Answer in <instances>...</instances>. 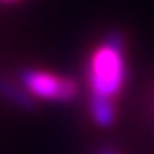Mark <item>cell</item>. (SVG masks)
I'll return each instance as SVG.
<instances>
[{
	"label": "cell",
	"mask_w": 154,
	"mask_h": 154,
	"mask_svg": "<svg viewBox=\"0 0 154 154\" xmlns=\"http://www.w3.org/2000/svg\"><path fill=\"white\" fill-rule=\"evenodd\" d=\"M125 38L119 31H110L104 42L94 48L87 64V79L91 93L114 98L125 85V58H123Z\"/></svg>",
	"instance_id": "6da1fadb"
},
{
	"label": "cell",
	"mask_w": 154,
	"mask_h": 154,
	"mask_svg": "<svg viewBox=\"0 0 154 154\" xmlns=\"http://www.w3.org/2000/svg\"><path fill=\"white\" fill-rule=\"evenodd\" d=\"M19 83L35 98L54 102H73L79 93V87L71 77H60L41 69H23L19 73Z\"/></svg>",
	"instance_id": "7a4b0ae2"
},
{
	"label": "cell",
	"mask_w": 154,
	"mask_h": 154,
	"mask_svg": "<svg viewBox=\"0 0 154 154\" xmlns=\"http://www.w3.org/2000/svg\"><path fill=\"white\" fill-rule=\"evenodd\" d=\"M0 98L14 104L21 110H33L35 108V96H33L23 85H16V81L0 75Z\"/></svg>",
	"instance_id": "3957f363"
},
{
	"label": "cell",
	"mask_w": 154,
	"mask_h": 154,
	"mask_svg": "<svg viewBox=\"0 0 154 154\" xmlns=\"http://www.w3.org/2000/svg\"><path fill=\"white\" fill-rule=\"evenodd\" d=\"M89 110H91V118L100 127H110L116 119V108H114L112 98H106V96H98V94L91 93Z\"/></svg>",
	"instance_id": "277c9868"
},
{
	"label": "cell",
	"mask_w": 154,
	"mask_h": 154,
	"mask_svg": "<svg viewBox=\"0 0 154 154\" xmlns=\"http://www.w3.org/2000/svg\"><path fill=\"white\" fill-rule=\"evenodd\" d=\"M98 154H116V150H112V148H102Z\"/></svg>",
	"instance_id": "5b68a950"
},
{
	"label": "cell",
	"mask_w": 154,
	"mask_h": 154,
	"mask_svg": "<svg viewBox=\"0 0 154 154\" xmlns=\"http://www.w3.org/2000/svg\"><path fill=\"white\" fill-rule=\"evenodd\" d=\"M0 2H8V4H14V2H19V0H0Z\"/></svg>",
	"instance_id": "8992f818"
}]
</instances>
